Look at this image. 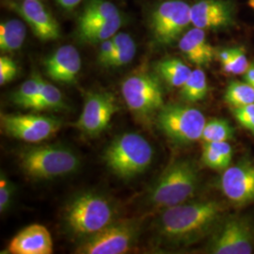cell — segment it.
Listing matches in <instances>:
<instances>
[{
	"label": "cell",
	"instance_id": "6da1fadb",
	"mask_svg": "<svg viewBox=\"0 0 254 254\" xmlns=\"http://www.w3.org/2000/svg\"><path fill=\"white\" fill-rule=\"evenodd\" d=\"M224 206L217 200L183 202L164 209L157 220L160 236L170 243H192L218 226Z\"/></svg>",
	"mask_w": 254,
	"mask_h": 254
},
{
	"label": "cell",
	"instance_id": "7a4b0ae2",
	"mask_svg": "<svg viewBox=\"0 0 254 254\" xmlns=\"http://www.w3.org/2000/svg\"><path fill=\"white\" fill-rule=\"evenodd\" d=\"M154 149L144 136L125 133L116 136L104 153L109 170L122 179H131L144 173L153 161Z\"/></svg>",
	"mask_w": 254,
	"mask_h": 254
},
{
	"label": "cell",
	"instance_id": "3957f363",
	"mask_svg": "<svg viewBox=\"0 0 254 254\" xmlns=\"http://www.w3.org/2000/svg\"><path fill=\"white\" fill-rule=\"evenodd\" d=\"M114 215L108 199L96 193H83L67 204L64 220L73 235L89 237L112 223Z\"/></svg>",
	"mask_w": 254,
	"mask_h": 254
},
{
	"label": "cell",
	"instance_id": "277c9868",
	"mask_svg": "<svg viewBox=\"0 0 254 254\" xmlns=\"http://www.w3.org/2000/svg\"><path fill=\"white\" fill-rule=\"evenodd\" d=\"M20 166L34 179H53L73 173L80 160L71 149L59 145L30 147L21 152Z\"/></svg>",
	"mask_w": 254,
	"mask_h": 254
},
{
	"label": "cell",
	"instance_id": "5b68a950",
	"mask_svg": "<svg viewBox=\"0 0 254 254\" xmlns=\"http://www.w3.org/2000/svg\"><path fill=\"white\" fill-rule=\"evenodd\" d=\"M198 173L193 163L180 160L169 167L154 184L149 194L150 202L168 208L186 202L198 189Z\"/></svg>",
	"mask_w": 254,
	"mask_h": 254
},
{
	"label": "cell",
	"instance_id": "8992f818",
	"mask_svg": "<svg viewBox=\"0 0 254 254\" xmlns=\"http://www.w3.org/2000/svg\"><path fill=\"white\" fill-rule=\"evenodd\" d=\"M122 94L129 110L138 121L148 123L163 108L162 88L157 78L148 73L130 75L122 84Z\"/></svg>",
	"mask_w": 254,
	"mask_h": 254
},
{
	"label": "cell",
	"instance_id": "52a82bcc",
	"mask_svg": "<svg viewBox=\"0 0 254 254\" xmlns=\"http://www.w3.org/2000/svg\"><path fill=\"white\" fill-rule=\"evenodd\" d=\"M156 122L166 136L177 144H189L201 138L206 120L199 109L168 105L156 114Z\"/></svg>",
	"mask_w": 254,
	"mask_h": 254
},
{
	"label": "cell",
	"instance_id": "ba28073f",
	"mask_svg": "<svg viewBox=\"0 0 254 254\" xmlns=\"http://www.w3.org/2000/svg\"><path fill=\"white\" fill-rule=\"evenodd\" d=\"M137 235L138 225L135 221H113L100 232L86 237L76 254H127L136 243Z\"/></svg>",
	"mask_w": 254,
	"mask_h": 254
},
{
	"label": "cell",
	"instance_id": "9c48e42d",
	"mask_svg": "<svg viewBox=\"0 0 254 254\" xmlns=\"http://www.w3.org/2000/svg\"><path fill=\"white\" fill-rule=\"evenodd\" d=\"M210 244L215 254H251L254 253V227L250 220L230 217L218 224Z\"/></svg>",
	"mask_w": 254,
	"mask_h": 254
},
{
	"label": "cell",
	"instance_id": "30bf717a",
	"mask_svg": "<svg viewBox=\"0 0 254 254\" xmlns=\"http://www.w3.org/2000/svg\"><path fill=\"white\" fill-rule=\"evenodd\" d=\"M1 127L13 138L39 143L54 136L62 127L61 120L35 114H1Z\"/></svg>",
	"mask_w": 254,
	"mask_h": 254
},
{
	"label": "cell",
	"instance_id": "8fae6325",
	"mask_svg": "<svg viewBox=\"0 0 254 254\" xmlns=\"http://www.w3.org/2000/svg\"><path fill=\"white\" fill-rule=\"evenodd\" d=\"M119 109L116 99L111 93H91L86 97L81 115L75 123V127L86 136H98L109 127Z\"/></svg>",
	"mask_w": 254,
	"mask_h": 254
},
{
	"label": "cell",
	"instance_id": "7c38bea8",
	"mask_svg": "<svg viewBox=\"0 0 254 254\" xmlns=\"http://www.w3.org/2000/svg\"><path fill=\"white\" fill-rule=\"evenodd\" d=\"M190 7L182 0H169L160 4L152 17V28L156 40L169 45L191 23Z\"/></svg>",
	"mask_w": 254,
	"mask_h": 254
},
{
	"label": "cell",
	"instance_id": "4fadbf2b",
	"mask_svg": "<svg viewBox=\"0 0 254 254\" xmlns=\"http://www.w3.org/2000/svg\"><path fill=\"white\" fill-rule=\"evenodd\" d=\"M220 187L228 200L236 204L254 202V165L241 162L228 167L220 179Z\"/></svg>",
	"mask_w": 254,
	"mask_h": 254
},
{
	"label": "cell",
	"instance_id": "5bb4252c",
	"mask_svg": "<svg viewBox=\"0 0 254 254\" xmlns=\"http://www.w3.org/2000/svg\"><path fill=\"white\" fill-rule=\"evenodd\" d=\"M45 67L52 80L71 84L81 69V57L73 46H62L46 59Z\"/></svg>",
	"mask_w": 254,
	"mask_h": 254
},
{
	"label": "cell",
	"instance_id": "9a60e30c",
	"mask_svg": "<svg viewBox=\"0 0 254 254\" xmlns=\"http://www.w3.org/2000/svg\"><path fill=\"white\" fill-rule=\"evenodd\" d=\"M8 252L11 254H51L53 253L52 236L43 225H29L10 240Z\"/></svg>",
	"mask_w": 254,
	"mask_h": 254
},
{
	"label": "cell",
	"instance_id": "2e32d148",
	"mask_svg": "<svg viewBox=\"0 0 254 254\" xmlns=\"http://www.w3.org/2000/svg\"><path fill=\"white\" fill-rule=\"evenodd\" d=\"M19 11L40 40L53 41L61 36L58 22L39 0H24Z\"/></svg>",
	"mask_w": 254,
	"mask_h": 254
},
{
	"label": "cell",
	"instance_id": "e0dca14e",
	"mask_svg": "<svg viewBox=\"0 0 254 254\" xmlns=\"http://www.w3.org/2000/svg\"><path fill=\"white\" fill-rule=\"evenodd\" d=\"M230 15L227 6L218 0H200L190 7L191 23L201 29L225 26Z\"/></svg>",
	"mask_w": 254,
	"mask_h": 254
},
{
	"label": "cell",
	"instance_id": "ac0fdd59",
	"mask_svg": "<svg viewBox=\"0 0 254 254\" xmlns=\"http://www.w3.org/2000/svg\"><path fill=\"white\" fill-rule=\"evenodd\" d=\"M179 48L189 61L197 66H206L212 63L215 50L206 41L204 29L193 27L182 37Z\"/></svg>",
	"mask_w": 254,
	"mask_h": 254
},
{
	"label": "cell",
	"instance_id": "d6986e66",
	"mask_svg": "<svg viewBox=\"0 0 254 254\" xmlns=\"http://www.w3.org/2000/svg\"><path fill=\"white\" fill-rule=\"evenodd\" d=\"M120 16L119 9L113 3L106 0H91L79 18V29Z\"/></svg>",
	"mask_w": 254,
	"mask_h": 254
},
{
	"label": "cell",
	"instance_id": "ffe728a7",
	"mask_svg": "<svg viewBox=\"0 0 254 254\" xmlns=\"http://www.w3.org/2000/svg\"><path fill=\"white\" fill-rule=\"evenodd\" d=\"M27 35L26 26L17 19H11L0 25V49L2 52H12L21 48Z\"/></svg>",
	"mask_w": 254,
	"mask_h": 254
},
{
	"label": "cell",
	"instance_id": "44dd1931",
	"mask_svg": "<svg viewBox=\"0 0 254 254\" xmlns=\"http://www.w3.org/2000/svg\"><path fill=\"white\" fill-rule=\"evenodd\" d=\"M156 71L169 85L176 88H182L192 72L187 64L175 58L159 62L156 65Z\"/></svg>",
	"mask_w": 254,
	"mask_h": 254
},
{
	"label": "cell",
	"instance_id": "7402d4cb",
	"mask_svg": "<svg viewBox=\"0 0 254 254\" xmlns=\"http://www.w3.org/2000/svg\"><path fill=\"white\" fill-rule=\"evenodd\" d=\"M207 90L208 85L205 73L201 69H195L182 86L181 96L187 102L197 103L204 99Z\"/></svg>",
	"mask_w": 254,
	"mask_h": 254
},
{
	"label": "cell",
	"instance_id": "603a6c76",
	"mask_svg": "<svg viewBox=\"0 0 254 254\" xmlns=\"http://www.w3.org/2000/svg\"><path fill=\"white\" fill-rule=\"evenodd\" d=\"M34 110H61L65 109L64 97L61 91L54 85L43 82L41 91L30 106Z\"/></svg>",
	"mask_w": 254,
	"mask_h": 254
},
{
	"label": "cell",
	"instance_id": "cb8c5ba5",
	"mask_svg": "<svg viewBox=\"0 0 254 254\" xmlns=\"http://www.w3.org/2000/svg\"><path fill=\"white\" fill-rule=\"evenodd\" d=\"M121 26L122 19L120 16L117 18L105 21L97 25L79 29V33L84 41L91 44H96L111 39L118 32Z\"/></svg>",
	"mask_w": 254,
	"mask_h": 254
},
{
	"label": "cell",
	"instance_id": "d4e9b609",
	"mask_svg": "<svg viewBox=\"0 0 254 254\" xmlns=\"http://www.w3.org/2000/svg\"><path fill=\"white\" fill-rule=\"evenodd\" d=\"M224 98L235 109L254 104V86L247 82H231L228 85Z\"/></svg>",
	"mask_w": 254,
	"mask_h": 254
},
{
	"label": "cell",
	"instance_id": "484cf974",
	"mask_svg": "<svg viewBox=\"0 0 254 254\" xmlns=\"http://www.w3.org/2000/svg\"><path fill=\"white\" fill-rule=\"evenodd\" d=\"M234 129L225 120L213 119L206 122L203 128L201 139L204 142L227 141L233 138Z\"/></svg>",
	"mask_w": 254,
	"mask_h": 254
},
{
	"label": "cell",
	"instance_id": "4316f807",
	"mask_svg": "<svg viewBox=\"0 0 254 254\" xmlns=\"http://www.w3.org/2000/svg\"><path fill=\"white\" fill-rule=\"evenodd\" d=\"M44 79L39 75H34L31 78L24 82L18 91H15L12 95V102L24 109H29L33 101L41 91Z\"/></svg>",
	"mask_w": 254,
	"mask_h": 254
},
{
	"label": "cell",
	"instance_id": "83f0119b",
	"mask_svg": "<svg viewBox=\"0 0 254 254\" xmlns=\"http://www.w3.org/2000/svg\"><path fill=\"white\" fill-rule=\"evenodd\" d=\"M201 161L206 167L213 170H226L231 162L208 142L202 146Z\"/></svg>",
	"mask_w": 254,
	"mask_h": 254
},
{
	"label": "cell",
	"instance_id": "f1b7e54d",
	"mask_svg": "<svg viewBox=\"0 0 254 254\" xmlns=\"http://www.w3.org/2000/svg\"><path fill=\"white\" fill-rule=\"evenodd\" d=\"M221 65L224 72L233 74L245 73L250 67L245 51L242 48H234L233 57Z\"/></svg>",
	"mask_w": 254,
	"mask_h": 254
},
{
	"label": "cell",
	"instance_id": "f546056e",
	"mask_svg": "<svg viewBox=\"0 0 254 254\" xmlns=\"http://www.w3.org/2000/svg\"><path fill=\"white\" fill-rule=\"evenodd\" d=\"M136 45L135 43L129 45V46L119 49L114 52L111 59L109 60V64L107 66H112V67H120L128 64L133 61L136 55Z\"/></svg>",
	"mask_w": 254,
	"mask_h": 254
},
{
	"label": "cell",
	"instance_id": "4dcf8cb0",
	"mask_svg": "<svg viewBox=\"0 0 254 254\" xmlns=\"http://www.w3.org/2000/svg\"><path fill=\"white\" fill-rule=\"evenodd\" d=\"M234 114L238 123L254 135V104L236 108Z\"/></svg>",
	"mask_w": 254,
	"mask_h": 254
},
{
	"label": "cell",
	"instance_id": "1f68e13d",
	"mask_svg": "<svg viewBox=\"0 0 254 254\" xmlns=\"http://www.w3.org/2000/svg\"><path fill=\"white\" fill-rule=\"evenodd\" d=\"M17 74V65L7 56L0 58V85H6Z\"/></svg>",
	"mask_w": 254,
	"mask_h": 254
},
{
	"label": "cell",
	"instance_id": "d6a6232c",
	"mask_svg": "<svg viewBox=\"0 0 254 254\" xmlns=\"http://www.w3.org/2000/svg\"><path fill=\"white\" fill-rule=\"evenodd\" d=\"M12 185L4 173L0 176V212L4 213L9 206L12 197Z\"/></svg>",
	"mask_w": 254,
	"mask_h": 254
},
{
	"label": "cell",
	"instance_id": "836d02e7",
	"mask_svg": "<svg viewBox=\"0 0 254 254\" xmlns=\"http://www.w3.org/2000/svg\"><path fill=\"white\" fill-rule=\"evenodd\" d=\"M100 44L99 52H98V61L101 64L107 66L109 64V60L114 54V51H115L114 45H113L112 39L106 40Z\"/></svg>",
	"mask_w": 254,
	"mask_h": 254
},
{
	"label": "cell",
	"instance_id": "e575fe53",
	"mask_svg": "<svg viewBox=\"0 0 254 254\" xmlns=\"http://www.w3.org/2000/svg\"><path fill=\"white\" fill-rule=\"evenodd\" d=\"M111 39H112V42L114 45L115 51H117L119 49H122V48H125L129 45L135 43L134 40L132 39V37L128 35L127 33H116Z\"/></svg>",
	"mask_w": 254,
	"mask_h": 254
},
{
	"label": "cell",
	"instance_id": "d590c367",
	"mask_svg": "<svg viewBox=\"0 0 254 254\" xmlns=\"http://www.w3.org/2000/svg\"><path fill=\"white\" fill-rule=\"evenodd\" d=\"M58 3L66 9H72L77 6L82 0H57Z\"/></svg>",
	"mask_w": 254,
	"mask_h": 254
},
{
	"label": "cell",
	"instance_id": "8d00e7d4",
	"mask_svg": "<svg viewBox=\"0 0 254 254\" xmlns=\"http://www.w3.org/2000/svg\"><path fill=\"white\" fill-rule=\"evenodd\" d=\"M234 54V48L233 49H224L218 53V59L220 64H224L228 62Z\"/></svg>",
	"mask_w": 254,
	"mask_h": 254
},
{
	"label": "cell",
	"instance_id": "74e56055",
	"mask_svg": "<svg viewBox=\"0 0 254 254\" xmlns=\"http://www.w3.org/2000/svg\"><path fill=\"white\" fill-rule=\"evenodd\" d=\"M244 79L247 83L251 84L252 86L254 85V65H250L249 69L244 73Z\"/></svg>",
	"mask_w": 254,
	"mask_h": 254
},
{
	"label": "cell",
	"instance_id": "f35d334b",
	"mask_svg": "<svg viewBox=\"0 0 254 254\" xmlns=\"http://www.w3.org/2000/svg\"><path fill=\"white\" fill-rule=\"evenodd\" d=\"M249 5L252 9H254V0H249Z\"/></svg>",
	"mask_w": 254,
	"mask_h": 254
},
{
	"label": "cell",
	"instance_id": "ab89813d",
	"mask_svg": "<svg viewBox=\"0 0 254 254\" xmlns=\"http://www.w3.org/2000/svg\"></svg>",
	"mask_w": 254,
	"mask_h": 254
}]
</instances>
